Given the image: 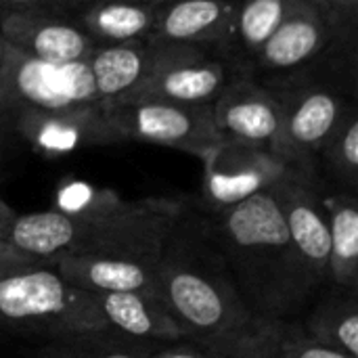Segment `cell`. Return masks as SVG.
Wrapping results in <instances>:
<instances>
[{"instance_id":"4dcf8cb0","label":"cell","mask_w":358,"mask_h":358,"mask_svg":"<svg viewBox=\"0 0 358 358\" xmlns=\"http://www.w3.org/2000/svg\"><path fill=\"white\" fill-rule=\"evenodd\" d=\"M0 4H6V6H10V8H19V6L48 4V0H0Z\"/></svg>"},{"instance_id":"8fae6325","label":"cell","mask_w":358,"mask_h":358,"mask_svg":"<svg viewBox=\"0 0 358 358\" xmlns=\"http://www.w3.org/2000/svg\"><path fill=\"white\" fill-rule=\"evenodd\" d=\"M201 164L206 210H220L268 189L285 168L268 149L235 141H222Z\"/></svg>"},{"instance_id":"7c38bea8","label":"cell","mask_w":358,"mask_h":358,"mask_svg":"<svg viewBox=\"0 0 358 358\" xmlns=\"http://www.w3.org/2000/svg\"><path fill=\"white\" fill-rule=\"evenodd\" d=\"M344 38L308 0H292L279 27L260 48L252 69L294 73L310 65L334 42Z\"/></svg>"},{"instance_id":"44dd1931","label":"cell","mask_w":358,"mask_h":358,"mask_svg":"<svg viewBox=\"0 0 358 358\" xmlns=\"http://www.w3.org/2000/svg\"><path fill=\"white\" fill-rule=\"evenodd\" d=\"M292 0H239L233 29L218 52L233 69L252 67L264 42L279 27Z\"/></svg>"},{"instance_id":"9a60e30c","label":"cell","mask_w":358,"mask_h":358,"mask_svg":"<svg viewBox=\"0 0 358 358\" xmlns=\"http://www.w3.org/2000/svg\"><path fill=\"white\" fill-rule=\"evenodd\" d=\"M55 271L71 285L99 296L117 292H155V260L120 256H63Z\"/></svg>"},{"instance_id":"ffe728a7","label":"cell","mask_w":358,"mask_h":358,"mask_svg":"<svg viewBox=\"0 0 358 358\" xmlns=\"http://www.w3.org/2000/svg\"><path fill=\"white\" fill-rule=\"evenodd\" d=\"M329 220V283L358 292V199L346 191L323 193Z\"/></svg>"},{"instance_id":"277c9868","label":"cell","mask_w":358,"mask_h":358,"mask_svg":"<svg viewBox=\"0 0 358 358\" xmlns=\"http://www.w3.org/2000/svg\"><path fill=\"white\" fill-rule=\"evenodd\" d=\"M206 212L250 310L258 317L292 321L289 233L271 187Z\"/></svg>"},{"instance_id":"7a4b0ae2","label":"cell","mask_w":358,"mask_h":358,"mask_svg":"<svg viewBox=\"0 0 358 358\" xmlns=\"http://www.w3.org/2000/svg\"><path fill=\"white\" fill-rule=\"evenodd\" d=\"M182 208L176 199L124 201L111 191L92 193L78 210L17 214L4 239L19 250L57 262L63 256H120L157 260Z\"/></svg>"},{"instance_id":"ac0fdd59","label":"cell","mask_w":358,"mask_h":358,"mask_svg":"<svg viewBox=\"0 0 358 358\" xmlns=\"http://www.w3.org/2000/svg\"><path fill=\"white\" fill-rule=\"evenodd\" d=\"M159 4L147 0H105L82 6L73 19L99 44L143 40L151 34Z\"/></svg>"},{"instance_id":"30bf717a","label":"cell","mask_w":358,"mask_h":358,"mask_svg":"<svg viewBox=\"0 0 358 358\" xmlns=\"http://www.w3.org/2000/svg\"><path fill=\"white\" fill-rule=\"evenodd\" d=\"M0 38L17 50L46 63L88 61L96 44L65 15L46 4L8 8L0 15Z\"/></svg>"},{"instance_id":"f546056e","label":"cell","mask_w":358,"mask_h":358,"mask_svg":"<svg viewBox=\"0 0 358 358\" xmlns=\"http://www.w3.org/2000/svg\"><path fill=\"white\" fill-rule=\"evenodd\" d=\"M94 2H105V0H48L46 6H52V4H57V6H73V4L86 6V4H94Z\"/></svg>"},{"instance_id":"8992f818","label":"cell","mask_w":358,"mask_h":358,"mask_svg":"<svg viewBox=\"0 0 358 358\" xmlns=\"http://www.w3.org/2000/svg\"><path fill=\"white\" fill-rule=\"evenodd\" d=\"M0 327L50 340L109 329L96 298L65 281L55 266L0 279Z\"/></svg>"},{"instance_id":"9c48e42d","label":"cell","mask_w":358,"mask_h":358,"mask_svg":"<svg viewBox=\"0 0 358 358\" xmlns=\"http://www.w3.org/2000/svg\"><path fill=\"white\" fill-rule=\"evenodd\" d=\"M283 117L268 151L283 164H317V153L348 103L325 84L281 92Z\"/></svg>"},{"instance_id":"4fadbf2b","label":"cell","mask_w":358,"mask_h":358,"mask_svg":"<svg viewBox=\"0 0 358 358\" xmlns=\"http://www.w3.org/2000/svg\"><path fill=\"white\" fill-rule=\"evenodd\" d=\"M212 109L222 141L268 149L283 117V99L275 88L241 76L227 82Z\"/></svg>"},{"instance_id":"e0dca14e","label":"cell","mask_w":358,"mask_h":358,"mask_svg":"<svg viewBox=\"0 0 358 358\" xmlns=\"http://www.w3.org/2000/svg\"><path fill=\"white\" fill-rule=\"evenodd\" d=\"M155 57V42L128 40L99 44L88 57V69L105 109L126 99L147 76Z\"/></svg>"},{"instance_id":"5bb4252c","label":"cell","mask_w":358,"mask_h":358,"mask_svg":"<svg viewBox=\"0 0 358 358\" xmlns=\"http://www.w3.org/2000/svg\"><path fill=\"white\" fill-rule=\"evenodd\" d=\"M239 0H174L159 4L147 40L218 48L227 42Z\"/></svg>"},{"instance_id":"6da1fadb","label":"cell","mask_w":358,"mask_h":358,"mask_svg":"<svg viewBox=\"0 0 358 358\" xmlns=\"http://www.w3.org/2000/svg\"><path fill=\"white\" fill-rule=\"evenodd\" d=\"M0 132L46 153L120 143L88 61H38L0 38Z\"/></svg>"},{"instance_id":"cb8c5ba5","label":"cell","mask_w":358,"mask_h":358,"mask_svg":"<svg viewBox=\"0 0 358 358\" xmlns=\"http://www.w3.org/2000/svg\"><path fill=\"white\" fill-rule=\"evenodd\" d=\"M287 321L252 317L248 323L208 340L212 358H279Z\"/></svg>"},{"instance_id":"d4e9b609","label":"cell","mask_w":358,"mask_h":358,"mask_svg":"<svg viewBox=\"0 0 358 358\" xmlns=\"http://www.w3.org/2000/svg\"><path fill=\"white\" fill-rule=\"evenodd\" d=\"M279 358H348L342 352H336L323 344H319L317 340H313L300 323L296 321H287L285 323V331H283V340H281V350Z\"/></svg>"},{"instance_id":"f1b7e54d","label":"cell","mask_w":358,"mask_h":358,"mask_svg":"<svg viewBox=\"0 0 358 358\" xmlns=\"http://www.w3.org/2000/svg\"><path fill=\"white\" fill-rule=\"evenodd\" d=\"M15 216H17V212L0 197V237H4V233L10 227V222L15 220Z\"/></svg>"},{"instance_id":"ba28073f","label":"cell","mask_w":358,"mask_h":358,"mask_svg":"<svg viewBox=\"0 0 358 358\" xmlns=\"http://www.w3.org/2000/svg\"><path fill=\"white\" fill-rule=\"evenodd\" d=\"M233 67L214 48L155 42L153 63L143 82L120 103L170 101L187 105H214L227 86ZM117 105V103H115Z\"/></svg>"},{"instance_id":"484cf974","label":"cell","mask_w":358,"mask_h":358,"mask_svg":"<svg viewBox=\"0 0 358 358\" xmlns=\"http://www.w3.org/2000/svg\"><path fill=\"white\" fill-rule=\"evenodd\" d=\"M336 27L338 34L355 38L358 19V0H308Z\"/></svg>"},{"instance_id":"3957f363","label":"cell","mask_w":358,"mask_h":358,"mask_svg":"<svg viewBox=\"0 0 358 358\" xmlns=\"http://www.w3.org/2000/svg\"><path fill=\"white\" fill-rule=\"evenodd\" d=\"M155 294L187 338L208 342L256 317L218 245L206 208L182 203L153 271Z\"/></svg>"},{"instance_id":"d6986e66","label":"cell","mask_w":358,"mask_h":358,"mask_svg":"<svg viewBox=\"0 0 358 358\" xmlns=\"http://www.w3.org/2000/svg\"><path fill=\"white\" fill-rule=\"evenodd\" d=\"M300 325L319 344L358 358V292L334 285L327 294H319Z\"/></svg>"},{"instance_id":"4316f807","label":"cell","mask_w":358,"mask_h":358,"mask_svg":"<svg viewBox=\"0 0 358 358\" xmlns=\"http://www.w3.org/2000/svg\"><path fill=\"white\" fill-rule=\"evenodd\" d=\"M40 266H55V262L38 258V256H31V254L19 250L8 239L0 237V279L17 275V273H23V271L40 268Z\"/></svg>"},{"instance_id":"7402d4cb","label":"cell","mask_w":358,"mask_h":358,"mask_svg":"<svg viewBox=\"0 0 358 358\" xmlns=\"http://www.w3.org/2000/svg\"><path fill=\"white\" fill-rule=\"evenodd\" d=\"M159 342L134 340L120 331H88L52 338L38 358H149Z\"/></svg>"},{"instance_id":"2e32d148","label":"cell","mask_w":358,"mask_h":358,"mask_svg":"<svg viewBox=\"0 0 358 358\" xmlns=\"http://www.w3.org/2000/svg\"><path fill=\"white\" fill-rule=\"evenodd\" d=\"M109 329L134 340L174 342L187 338L155 292H117L94 296Z\"/></svg>"},{"instance_id":"603a6c76","label":"cell","mask_w":358,"mask_h":358,"mask_svg":"<svg viewBox=\"0 0 358 358\" xmlns=\"http://www.w3.org/2000/svg\"><path fill=\"white\" fill-rule=\"evenodd\" d=\"M317 159H321L327 174L340 191L357 195L358 189V111L348 103L340 120L323 141Z\"/></svg>"},{"instance_id":"83f0119b","label":"cell","mask_w":358,"mask_h":358,"mask_svg":"<svg viewBox=\"0 0 358 358\" xmlns=\"http://www.w3.org/2000/svg\"><path fill=\"white\" fill-rule=\"evenodd\" d=\"M149 358H212L208 342L193 340V338H180L174 342H164L155 348V352Z\"/></svg>"},{"instance_id":"5b68a950","label":"cell","mask_w":358,"mask_h":358,"mask_svg":"<svg viewBox=\"0 0 358 358\" xmlns=\"http://www.w3.org/2000/svg\"><path fill=\"white\" fill-rule=\"evenodd\" d=\"M317 164H285L271 191L289 233L292 317L313 304L329 283V220Z\"/></svg>"},{"instance_id":"1f68e13d","label":"cell","mask_w":358,"mask_h":358,"mask_svg":"<svg viewBox=\"0 0 358 358\" xmlns=\"http://www.w3.org/2000/svg\"><path fill=\"white\" fill-rule=\"evenodd\" d=\"M147 2H155V4H164V2H174V0H147Z\"/></svg>"},{"instance_id":"52a82bcc","label":"cell","mask_w":358,"mask_h":358,"mask_svg":"<svg viewBox=\"0 0 358 358\" xmlns=\"http://www.w3.org/2000/svg\"><path fill=\"white\" fill-rule=\"evenodd\" d=\"M107 120L120 141L151 143L199 159L222 143L212 105L132 101L107 107Z\"/></svg>"}]
</instances>
